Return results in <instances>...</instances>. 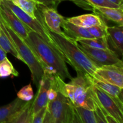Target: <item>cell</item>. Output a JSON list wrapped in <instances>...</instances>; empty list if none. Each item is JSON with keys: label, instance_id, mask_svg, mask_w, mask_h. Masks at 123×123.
I'll use <instances>...</instances> for the list:
<instances>
[{"label": "cell", "instance_id": "obj_31", "mask_svg": "<svg viewBox=\"0 0 123 123\" xmlns=\"http://www.w3.org/2000/svg\"><path fill=\"white\" fill-rule=\"evenodd\" d=\"M58 94V91L55 89L50 87L48 91V101L54 100Z\"/></svg>", "mask_w": 123, "mask_h": 123}, {"label": "cell", "instance_id": "obj_27", "mask_svg": "<svg viewBox=\"0 0 123 123\" xmlns=\"http://www.w3.org/2000/svg\"><path fill=\"white\" fill-rule=\"evenodd\" d=\"M92 7H106L112 8H120L123 6H119L109 0H86Z\"/></svg>", "mask_w": 123, "mask_h": 123}, {"label": "cell", "instance_id": "obj_24", "mask_svg": "<svg viewBox=\"0 0 123 123\" xmlns=\"http://www.w3.org/2000/svg\"><path fill=\"white\" fill-rule=\"evenodd\" d=\"M10 75L18 76L19 73L13 67L7 57L0 62V77H7Z\"/></svg>", "mask_w": 123, "mask_h": 123}, {"label": "cell", "instance_id": "obj_22", "mask_svg": "<svg viewBox=\"0 0 123 123\" xmlns=\"http://www.w3.org/2000/svg\"><path fill=\"white\" fill-rule=\"evenodd\" d=\"M77 42L85 44L92 48L99 49H111L108 42L107 37H100V38H79L77 39Z\"/></svg>", "mask_w": 123, "mask_h": 123}, {"label": "cell", "instance_id": "obj_6", "mask_svg": "<svg viewBox=\"0 0 123 123\" xmlns=\"http://www.w3.org/2000/svg\"><path fill=\"white\" fill-rule=\"evenodd\" d=\"M0 2L7 6L17 16V17L31 31L36 32L37 34L40 36L46 42H48L50 46L55 48L61 54L56 43L54 42L50 35L49 34L46 28L42 24V22L37 18L36 19L32 18L27 13L22 10L19 7L14 4L13 1L11 0H1L0 1Z\"/></svg>", "mask_w": 123, "mask_h": 123}, {"label": "cell", "instance_id": "obj_7", "mask_svg": "<svg viewBox=\"0 0 123 123\" xmlns=\"http://www.w3.org/2000/svg\"><path fill=\"white\" fill-rule=\"evenodd\" d=\"M80 50L98 67L105 65H111L123 62L118 55L111 49H103L92 48L78 42Z\"/></svg>", "mask_w": 123, "mask_h": 123}, {"label": "cell", "instance_id": "obj_20", "mask_svg": "<svg viewBox=\"0 0 123 123\" xmlns=\"http://www.w3.org/2000/svg\"><path fill=\"white\" fill-rule=\"evenodd\" d=\"M33 100L26 102V105L18 112L10 123H32V114L31 105Z\"/></svg>", "mask_w": 123, "mask_h": 123}, {"label": "cell", "instance_id": "obj_18", "mask_svg": "<svg viewBox=\"0 0 123 123\" xmlns=\"http://www.w3.org/2000/svg\"><path fill=\"white\" fill-rule=\"evenodd\" d=\"M67 20L77 26L84 28H88L106 24L100 17L96 14H82L78 16L68 18Z\"/></svg>", "mask_w": 123, "mask_h": 123}, {"label": "cell", "instance_id": "obj_14", "mask_svg": "<svg viewBox=\"0 0 123 123\" xmlns=\"http://www.w3.org/2000/svg\"><path fill=\"white\" fill-rule=\"evenodd\" d=\"M123 7L120 8H112L106 7H93L92 11L96 14L106 20L115 22L118 25H123Z\"/></svg>", "mask_w": 123, "mask_h": 123}, {"label": "cell", "instance_id": "obj_30", "mask_svg": "<svg viewBox=\"0 0 123 123\" xmlns=\"http://www.w3.org/2000/svg\"><path fill=\"white\" fill-rule=\"evenodd\" d=\"M61 1H65V0H61ZM68 1H71L74 2V4L77 5L79 7L84 8L87 10H92L93 8L91 6V5L86 0H68Z\"/></svg>", "mask_w": 123, "mask_h": 123}, {"label": "cell", "instance_id": "obj_25", "mask_svg": "<svg viewBox=\"0 0 123 123\" xmlns=\"http://www.w3.org/2000/svg\"><path fill=\"white\" fill-rule=\"evenodd\" d=\"M106 24L97 26H91V27L86 28L89 33L94 37V38H100V37H107L108 32H107Z\"/></svg>", "mask_w": 123, "mask_h": 123}, {"label": "cell", "instance_id": "obj_33", "mask_svg": "<svg viewBox=\"0 0 123 123\" xmlns=\"http://www.w3.org/2000/svg\"><path fill=\"white\" fill-rule=\"evenodd\" d=\"M7 57V52L0 46V62Z\"/></svg>", "mask_w": 123, "mask_h": 123}, {"label": "cell", "instance_id": "obj_8", "mask_svg": "<svg viewBox=\"0 0 123 123\" xmlns=\"http://www.w3.org/2000/svg\"><path fill=\"white\" fill-rule=\"evenodd\" d=\"M91 89L92 97L101 108L105 117L109 114L115 118L118 123H123V111L119 107L115 100L92 84Z\"/></svg>", "mask_w": 123, "mask_h": 123}, {"label": "cell", "instance_id": "obj_2", "mask_svg": "<svg viewBox=\"0 0 123 123\" xmlns=\"http://www.w3.org/2000/svg\"><path fill=\"white\" fill-rule=\"evenodd\" d=\"M91 85L88 74L77 73V76L67 84L58 75H52L50 87L68 97L74 106L94 110Z\"/></svg>", "mask_w": 123, "mask_h": 123}, {"label": "cell", "instance_id": "obj_29", "mask_svg": "<svg viewBox=\"0 0 123 123\" xmlns=\"http://www.w3.org/2000/svg\"><path fill=\"white\" fill-rule=\"evenodd\" d=\"M38 4L43 5L48 7L56 9L59 4L61 2V0H34Z\"/></svg>", "mask_w": 123, "mask_h": 123}, {"label": "cell", "instance_id": "obj_5", "mask_svg": "<svg viewBox=\"0 0 123 123\" xmlns=\"http://www.w3.org/2000/svg\"><path fill=\"white\" fill-rule=\"evenodd\" d=\"M1 19L4 25L5 28L8 31L13 44L18 51L21 61L28 66L31 73V78L34 84L37 88L39 86L40 82L44 74V70L42 64L37 56L34 54L30 46L26 43L24 39L16 33L7 24L1 16Z\"/></svg>", "mask_w": 123, "mask_h": 123}, {"label": "cell", "instance_id": "obj_32", "mask_svg": "<svg viewBox=\"0 0 123 123\" xmlns=\"http://www.w3.org/2000/svg\"><path fill=\"white\" fill-rule=\"evenodd\" d=\"M105 120L106 121V123H118L117 121V120L114 117H113L111 115H106L105 116Z\"/></svg>", "mask_w": 123, "mask_h": 123}, {"label": "cell", "instance_id": "obj_12", "mask_svg": "<svg viewBox=\"0 0 123 123\" xmlns=\"http://www.w3.org/2000/svg\"><path fill=\"white\" fill-rule=\"evenodd\" d=\"M52 76L48 73H44L38 88V92L31 105L32 114H34L48 104V91L51 86Z\"/></svg>", "mask_w": 123, "mask_h": 123}, {"label": "cell", "instance_id": "obj_26", "mask_svg": "<svg viewBox=\"0 0 123 123\" xmlns=\"http://www.w3.org/2000/svg\"><path fill=\"white\" fill-rule=\"evenodd\" d=\"M17 97L24 101L28 102L33 98L34 92L31 84L22 88L18 92Z\"/></svg>", "mask_w": 123, "mask_h": 123}, {"label": "cell", "instance_id": "obj_23", "mask_svg": "<svg viewBox=\"0 0 123 123\" xmlns=\"http://www.w3.org/2000/svg\"><path fill=\"white\" fill-rule=\"evenodd\" d=\"M81 123H96L94 110L88 109L81 106H74Z\"/></svg>", "mask_w": 123, "mask_h": 123}, {"label": "cell", "instance_id": "obj_1", "mask_svg": "<svg viewBox=\"0 0 123 123\" xmlns=\"http://www.w3.org/2000/svg\"><path fill=\"white\" fill-rule=\"evenodd\" d=\"M24 40L37 56L44 73L58 75L62 80L66 79L71 80L73 78L68 72L63 56L40 36L30 31Z\"/></svg>", "mask_w": 123, "mask_h": 123}, {"label": "cell", "instance_id": "obj_15", "mask_svg": "<svg viewBox=\"0 0 123 123\" xmlns=\"http://www.w3.org/2000/svg\"><path fill=\"white\" fill-rule=\"evenodd\" d=\"M108 44L114 49V51L119 55L123 52V25L107 27Z\"/></svg>", "mask_w": 123, "mask_h": 123}, {"label": "cell", "instance_id": "obj_13", "mask_svg": "<svg viewBox=\"0 0 123 123\" xmlns=\"http://www.w3.org/2000/svg\"><path fill=\"white\" fill-rule=\"evenodd\" d=\"M88 78L91 82V84L96 87L98 88L102 91H104L108 95L112 97L121 109L123 108V89L119 86L115 85L108 83L103 80H99L98 79L94 78L88 74Z\"/></svg>", "mask_w": 123, "mask_h": 123}, {"label": "cell", "instance_id": "obj_35", "mask_svg": "<svg viewBox=\"0 0 123 123\" xmlns=\"http://www.w3.org/2000/svg\"><path fill=\"white\" fill-rule=\"evenodd\" d=\"M0 1H1V0H0ZM11 1H12V0H11Z\"/></svg>", "mask_w": 123, "mask_h": 123}, {"label": "cell", "instance_id": "obj_17", "mask_svg": "<svg viewBox=\"0 0 123 123\" xmlns=\"http://www.w3.org/2000/svg\"><path fill=\"white\" fill-rule=\"evenodd\" d=\"M61 27L63 29L64 33L67 37L75 40L79 38H94L89 33L86 28L77 26L68 22L65 18L62 22Z\"/></svg>", "mask_w": 123, "mask_h": 123}, {"label": "cell", "instance_id": "obj_28", "mask_svg": "<svg viewBox=\"0 0 123 123\" xmlns=\"http://www.w3.org/2000/svg\"><path fill=\"white\" fill-rule=\"evenodd\" d=\"M47 109V105L43 107L38 111L33 114L32 123H43Z\"/></svg>", "mask_w": 123, "mask_h": 123}, {"label": "cell", "instance_id": "obj_11", "mask_svg": "<svg viewBox=\"0 0 123 123\" xmlns=\"http://www.w3.org/2000/svg\"><path fill=\"white\" fill-rule=\"evenodd\" d=\"M0 14L6 24L23 39L28 37L31 31L7 6L0 2Z\"/></svg>", "mask_w": 123, "mask_h": 123}, {"label": "cell", "instance_id": "obj_4", "mask_svg": "<svg viewBox=\"0 0 123 123\" xmlns=\"http://www.w3.org/2000/svg\"><path fill=\"white\" fill-rule=\"evenodd\" d=\"M81 123L80 118L68 97L58 91L56 98L48 101L43 123Z\"/></svg>", "mask_w": 123, "mask_h": 123}, {"label": "cell", "instance_id": "obj_10", "mask_svg": "<svg viewBox=\"0 0 123 123\" xmlns=\"http://www.w3.org/2000/svg\"><path fill=\"white\" fill-rule=\"evenodd\" d=\"M92 77L123 88V63L101 66Z\"/></svg>", "mask_w": 123, "mask_h": 123}, {"label": "cell", "instance_id": "obj_9", "mask_svg": "<svg viewBox=\"0 0 123 123\" xmlns=\"http://www.w3.org/2000/svg\"><path fill=\"white\" fill-rule=\"evenodd\" d=\"M36 16L49 30L67 37L61 29L64 18L58 13L56 9L38 4Z\"/></svg>", "mask_w": 123, "mask_h": 123}, {"label": "cell", "instance_id": "obj_19", "mask_svg": "<svg viewBox=\"0 0 123 123\" xmlns=\"http://www.w3.org/2000/svg\"><path fill=\"white\" fill-rule=\"evenodd\" d=\"M0 46L6 52L11 54L17 59L21 61V58L16 49L13 44V41L2 22L1 14H0Z\"/></svg>", "mask_w": 123, "mask_h": 123}, {"label": "cell", "instance_id": "obj_3", "mask_svg": "<svg viewBox=\"0 0 123 123\" xmlns=\"http://www.w3.org/2000/svg\"><path fill=\"white\" fill-rule=\"evenodd\" d=\"M47 30L66 62L71 65L76 73H82L92 76L98 67L80 50L78 42L75 40L52 32L48 28Z\"/></svg>", "mask_w": 123, "mask_h": 123}, {"label": "cell", "instance_id": "obj_16", "mask_svg": "<svg viewBox=\"0 0 123 123\" xmlns=\"http://www.w3.org/2000/svg\"><path fill=\"white\" fill-rule=\"evenodd\" d=\"M24 101L17 97L13 102L0 108V123H10L17 113L26 105Z\"/></svg>", "mask_w": 123, "mask_h": 123}, {"label": "cell", "instance_id": "obj_34", "mask_svg": "<svg viewBox=\"0 0 123 123\" xmlns=\"http://www.w3.org/2000/svg\"><path fill=\"white\" fill-rule=\"evenodd\" d=\"M111 2H113V3L115 4L118 5L119 6H123V0H109Z\"/></svg>", "mask_w": 123, "mask_h": 123}, {"label": "cell", "instance_id": "obj_21", "mask_svg": "<svg viewBox=\"0 0 123 123\" xmlns=\"http://www.w3.org/2000/svg\"><path fill=\"white\" fill-rule=\"evenodd\" d=\"M16 5L28 15L36 19V12L38 9V4L34 0H12Z\"/></svg>", "mask_w": 123, "mask_h": 123}]
</instances>
